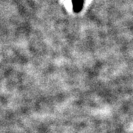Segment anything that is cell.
Listing matches in <instances>:
<instances>
[{
    "instance_id": "cell-1",
    "label": "cell",
    "mask_w": 133,
    "mask_h": 133,
    "mask_svg": "<svg viewBox=\"0 0 133 133\" xmlns=\"http://www.w3.org/2000/svg\"><path fill=\"white\" fill-rule=\"evenodd\" d=\"M84 0H72L73 5V10L75 13H79L83 8Z\"/></svg>"
}]
</instances>
